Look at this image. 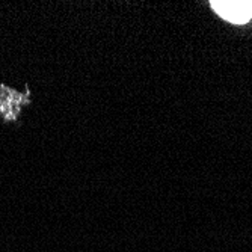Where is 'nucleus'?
Instances as JSON below:
<instances>
[{
	"label": "nucleus",
	"mask_w": 252,
	"mask_h": 252,
	"mask_svg": "<svg viewBox=\"0 0 252 252\" xmlns=\"http://www.w3.org/2000/svg\"><path fill=\"white\" fill-rule=\"evenodd\" d=\"M212 8L233 25H245L252 18V2H212Z\"/></svg>",
	"instance_id": "f257e3e1"
}]
</instances>
